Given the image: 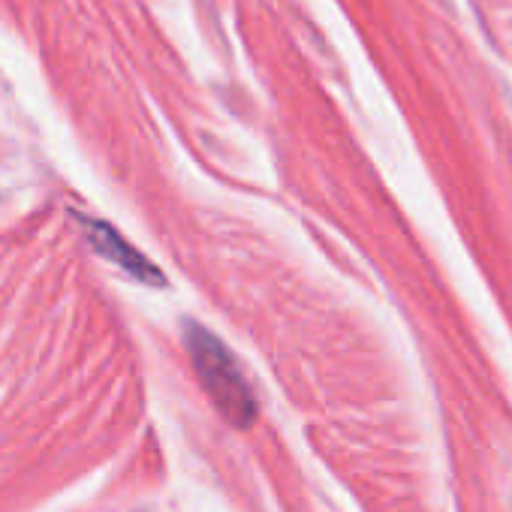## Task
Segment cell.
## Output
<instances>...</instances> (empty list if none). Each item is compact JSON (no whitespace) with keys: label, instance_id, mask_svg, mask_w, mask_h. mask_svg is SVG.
<instances>
[{"label":"cell","instance_id":"6da1fadb","mask_svg":"<svg viewBox=\"0 0 512 512\" xmlns=\"http://www.w3.org/2000/svg\"><path fill=\"white\" fill-rule=\"evenodd\" d=\"M184 347L217 413L232 428H250L256 419V398L229 347L199 323H184Z\"/></svg>","mask_w":512,"mask_h":512},{"label":"cell","instance_id":"7a4b0ae2","mask_svg":"<svg viewBox=\"0 0 512 512\" xmlns=\"http://www.w3.org/2000/svg\"><path fill=\"white\" fill-rule=\"evenodd\" d=\"M85 235H88L91 247L103 256V260L115 263L118 269H124L136 281L163 284V275L157 272V266L151 260H145V256L133 244H127L109 223H103V220H85Z\"/></svg>","mask_w":512,"mask_h":512}]
</instances>
